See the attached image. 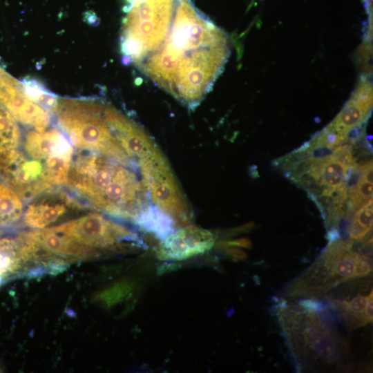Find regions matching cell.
<instances>
[{
  "instance_id": "obj_1",
  "label": "cell",
  "mask_w": 373,
  "mask_h": 373,
  "mask_svg": "<svg viewBox=\"0 0 373 373\" xmlns=\"http://www.w3.org/2000/svg\"><path fill=\"white\" fill-rule=\"evenodd\" d=\"M120 51L155 84L193 109L227 57L226 38L191 0H125Z\"/></svg>"
},
{
  "instance_id": "obj_2",
  "label": "cell",
  "mask_w": 373,
  "mask_h": 373,
  "mask_svg": "<svg viewBox=\"0 0 373 373\" xmlns=\"http://www.w3.org/2000/svg\"><path fill=\"white\" fill-rule=\"evenodd\" d=\"M150 158L126 162L104 153L77 150L66 186L88 208L135 222L153 204L146 171Z\"/></svg>"
},
{
  "instance_id": "obj_3",
  "label": "cell",
  "mask_w": 373,
  "mask_h": 373,
  "mask_svg": "<svg viewBox=\"0 0 373 373\" xmlns=\"http://www.w3.org/2000/svg\"><path fill=\"white\" fill-rule=\"evenodd\" d=\"M278 321L299 370H327L349 367V345L321 311L300 304L280 302Z\"/></svg>"
},
{
  "instance_id": "obj_4",
  "label": "cell",
  "mask_w": 373,
  "mask_h": 373,
  "mask_svg": "<svg viewBox=\"0 0 373 373\" xmlns=\"http://www.w3.org/2000/svg\"><path fill=\"white\" fill-rule=\"evenodd\" d=\"M110 106L97 99L60 98L54 115L58 127L77 150L104 153L126 162L138 160L119 140Z\"/></svg>"
},
{
  "instance_id": "obj_5",
  "label": "cell",
  "mask_w": 373,
  "mask_h": 373,
  "mask_svg": "<svg viewBox=\"0 0 373 373\" xmlns=\"http://www.w3.org/2000/svg\"><path fill=\"white\" fill-rule=\"evenodd\" d=\"M353 242L341 238L329 242L319 258L287 287L290 297H316L343 282L372 271L370 256L352 250Z\"/></svg>"
},
{
  "instance_id": "obj_6",
  "label": "cell",
  "mask_w": 373,
  "mask_h": 373,
  "mask_svg": "<svg viewBox=\"0 0 373 373\" xmlns=\"http://www.w3.org/2000/svg\"><path fill=\"white\" fill-rule=\"evenodd\" d=\"M50 229L82 244L117 253L133 252L143 245L137 234L97 213H90Z\"/></svg>"
},
{
  "instance_id": "obj_7",
  "label": "cell",
  "mask_w": 373,
  "mask_h": 373,
  "mask_svg": "<svg viewBox=\"0 0 373 373\" xmlns=\"http://www.w3.org/2000/svg\"><path fill=\"white\" fill-rule=\"evenodd\" d=\"M24 152L44 162L48 178L54 186L66 185L73 157V148L66 135L57 129L28 133Z\"/></svg>"
},
{
  "instance_id": "obj_8",
  "label": "cell",
  "mask_w": 373,
  "mask_h": 373,
  "mask_svg": "<svg viewBox=\"0 0 373 373\" xmlns=\"http://www.w3.org/2000/svg\"><path fill=\"white\" fill-rule=\"evenodd\" d=\"M0 180L28 202L54 187L44 162L17 149L0 153Z\"/></svg>"
},
{
  "instance_id": "obj_9",
  "label": "cell",
  "mask_w": 373,
  "mask_h": 373,
  "mask_svg": "<svg viewBox=\"0 0 373 373\" xmlns=\"http://www.w3.org/2000/svg\"><path fill=\"white\" fill-rule=\"evenodd\" d=\"M57 187L49 189L28 202L23 214L26 226L44 229L70 211L88 208L75 195Z\"/></svg>"
},
{
  "instance_id": "obj_10",
  "label": "cell",
  "mask_w": 373,
  "mask_h": 373,
  "mask_svg": "<svg viewBox=\"0 0 373 373\" xmlns=\"http://www.w3.org/2000/svg\"><path fill=\"white\" fill-rule=\"evenodd\" d=\"M0 103L15 119L44 131L49 126L50 114L25 94L21 82L0 67Z\"/></svg>"
},
{
  "instance_id": "obj_11",
  "label": "cell",
  "mask_w": 373,
  "mask_h": 373,
  "mask_svg": "<svg viewBox=\"0 0 373 373\" xmlns=\"http://www.w3.org/2000/svg\"><path fill=\"white\" fill-rule=\"evenodd\" d=\"M216 238L210 231L185 226L173 231L160 244L156 256L160 260H182L210 250Z\"/></svg>"
},
{
  "instance_id": "obj_12",
  "label": "cell",
  "mask_w": 373,
  "mask_h": 373,
  "mask_svg": "<svg viewBox=\"0 0 373 373\" xmlns=\"http://www.w3.org/2000/svg\"><path fill=\"white\" fill-rule=\"evenodd\" d=\"M26 233L39 249L67 262L92 260L101 254L98 249L82 244L50 228Z\"/></svg>"
},
{
  "instance_id": "obj_13",
  "label": "cell",
  "mask_w": 373,
  "mask_h": 373,
  "mask_svg": "<svg viewBox=\"0 0 373 373\" xmlns=\"http://www.w3.org/2000/svg\"><path fill=\"white\" fill-rule=\"evenodd\" d=\"M372 289L367 295L358 294L351 300H333L332 305L342 314L347 329L349 332L371 323L372 314Z\"/></svg>"
},
{
  "instance_id": "obj_14",
  "label": "cell",
  "mask_w": 373,
  "mask_h": 373,
  "mask_svg": "<svg viewBox=\"0 0 373 373\" xmlns=\"http://www.w3.org/2000/svg\"><path fill=\"white\" fill-rule=\"evenodd\" d=\"M25 270L17 237H0V287L9 277Z\"/></svg>"
},
{
  "instance_id": "obj_15",
  "label": "cell",
  "mask_w": 373,
  "mask_h": 373,
  "mask_svg": "<svg viewBox=\"0 0 373 373\" xmlns=\"http://www.w3.org/2000/svg\"><path fill=\"white\" fill-rule=\"evenodd\" d=\"M142 229L164 240L177 227L173 220L156 206L151 205L135 221Z\"/></svg>"
},
{
  "instance_id": "obj_16",
  "label": "cell",
  "mask_w": 373,
  "mask_h": 373,
  "mask_svg": "<svg viewBox=\"0 0 373 373\" xmlns=\"http://www.w3.org/2000/svg\"><path fill=\"white\" fill-rule=\"evenodd\" d=\"M22 201L11 187L0 180V226L12 225L23 217Z\"/></svg>"
},
{
  "instance_id": "obj_17",
  "label": "cell",
  "mask_w": 373,
  "mask_h": 373,
  "mask_svg": "<svg viewBox=\"0 0 373 373\" xmlns=\"http://www.w3.org/2000/svg\"><path fill=\"white\" fill-rule=\"evenodd\" d=\"M372 198L362 204L354 212L347 227V233L352 242H363L370 239L372 229Z\"/></svg>"
},
{
  "instance_id": "obj_18",
  "label": "cell",
  "mask_w": 373,
  "mask_h": 373,
  "mask_svg": "<svg viewBox=\"0 0 373 373\" xmlns=\"http://www.w3.org/2000/svg\"><path fill=\"white\" fill-rule=\"evenodd\" d=\"M313 164L319 175L321 183L325 187L336 189L345 184L350 167L343 162L331 156L325 161Z\"/></svg>"
},
{
  "instance_id": "obj_19",
  "label": "cell",
  "mask_w": 373,
  "mask_h": 373,
  "mask_svg": "<svg viewBox=\"0 0 373 373\" xmlns=\"http://www.w3.org/2000/svg\"><path fill=\"white\" fill-rule=\"evenodd\" d=\"M21 83L25 94L30 100L49 114H54L59 101L56 95L35 79L26 78Z\"/></svg>"
},
{
  "instance_id": "obj_20",
  "label": "cell",
  "mask_w": 373,
  "mask_h": 373,
  "mask_svg": "<svg viewBox=\"0 0 373 373\" xmlns=\"http://www.w3.org/2000/svg\"><path fill=\"white\" fill-rule=\"evenodd\" d=\"M21 134L16 119L0 103V153L17 149Z\"/></svg>"
},
{
  "instance_id": "obj_21",
  "label": "cell",
  "mask_w": 373,
  "mask_h": 373,
  "mask_svg": "<svg viewBox=\"0 0 373 373\" xmlns=\"http://www.w3.org/2000/svg\"><path fill=\"white\" fill-rule=\"evenodd\" d=\"M134 283L124 280L104 289L97 296V300L107 307L119 303L131 293Z\"/></svg>"
},
{
  "instance_id": "obj_22",
  "label": "cell",
  "mask_w": 373,
  "mask_h": 373,
  "mask_svg": "<svg viewBox=\"0 0 373 373\" xmlns=\"http://www.w3.org/2000/svg\"><path fill=\"white\" fill-rule=\"evenodd\" d=\"M222 249L225 250L226 254L229 256L233 260H245L247 258V254L240 249L231 247L229 246L222 247Z\"/></svg>"
},
{
  "instance_id": "obj_23",
  "label": "cell",
  "mask_w": 373,
  "mask_h": 373,
  "mask_svg": "<svg viewBox=\"0 0 373 373\" xmlns=\"http://www.w3.org/2000/svg\"><path fill=\"white\" fill-rule=\"evenodd\" d=\"M221 247H240L251 249L252 247V244L251 240L249 238H240L238 240L224 241L220 243Z\"/></svg>"
},
{
  "instance_id": "obj_24",
  "label": "cell",
  "mask_w": 373,
  "mask_h": 373,
  "mask_svg": "<svg viewBox=\"0 0 373 373\" xmlns=\"http://www.w3.org/2000/svg\"><path fill=\"white\" fill-rule=\"evenodd\" d=\"M0 372H1V368L0 367Z\"/></svg>"
}]
</instances>
